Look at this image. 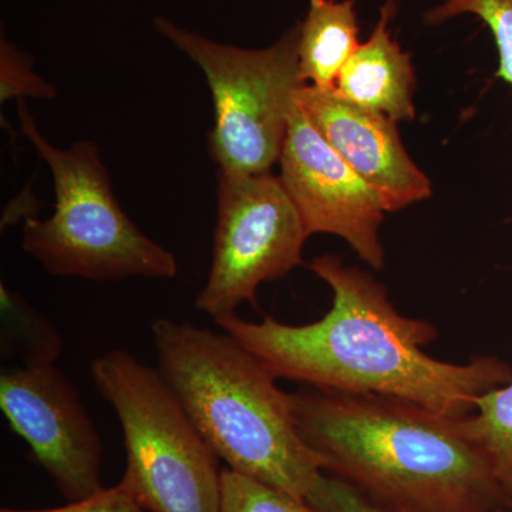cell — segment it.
<instances>
[{
  "label": "cell",
  "instance_id": "cell-12",
  "mask_svg": "<svg viewBox=\"0 0 512 512\" xmlns=\"http://www.w3.org/2000/svg\"><path fill=\"white\" fill-rule=\"evenodd\" d=\"M298 29L302 83L335 90L340 72L360 46L355 0H309Z\"/></svg>",
  "mask_w": 512,
  "mask_h": 512
},
{
  "label": "cell",
  "instance_id": "cell-16",
  "mask_svg": "<svg viewBox=\"0 0 512 512\" xmlns=\"http://www.w3.org/2000/svg\"><path fill=\"white\" fill-rule=\"evenodd\" d=\"M0 99L2 103L18 97L55 99L56 89L33 72L32 60L9 40L0 45Z\"/></svg>",
  "mask_w": 512,
  "mask_h": 512
},
{
  "label": "cell",
  "instance_id": "cell-3",
  "mask_svg": "<svg viewBox=\"0 0 512 512\" xmlns=\"http://www.w3.org/2000/svg\"><path fill=\"white\" fill-rule=\"evenodd\" d=\"M151 335L158 369L217 457L306 500L323 461L299 434L276 377L228 333L161 318Z\"/></svg>",
  "mask_w": 512,
  "mask_h": 512
},
{
  "label": "cell",
  "instance_id": "cell-1",
  "mask_svg": "<svg viewBox=\"0 0 512 512\" xmlns=\"http://www.w3.org/2000/svg\"><path fill=\"white\" fill-rule=\"evenodd\" d=\"M309 268L332 289L329 312L308 325L271 316L248 322L237 313L217 320L276 377L343 394H379L409 400L433 412L466 417L483 394L510 383L512 366L495 356L448 363L424 352L437 330L397 311L382 282L322 255Z\"/></svg>",
  "mask_w": 512,
  "mask_h": 512
},
{
  "label": "cell",
  "instance_id": "cell-14",
  "mask_svg": "<svg viewBox=\"0 0 512 512\" xmlns=\"http://www.w3.org/2000/svg\"><path fill=\"white\" fill-rule=\"evenodd\" d=\"M464 15L476 16L490 29L498 52L495 76L512 86V0H443L424 13V22L441 25Z\"/></svg>",
  "mask_w": 512,
  "mask_h": 512
},
{
  "label": "cell",
  "instance_id": "cell-8",
  "mask_svg": "<svg viewBox=\"0 0 512 512\" xmlns=\"http://www.w3.org/2000/svg\"><path fill=\"white\" fill-rule=\"evenodd\" d=\"M0 409L69 503L103 490L99 431L53 362L3 370Z\"/></svg>",
  "mask_w": 512,
  "mask_h": 512
},
{
  "label": "cell",
  "instance_id": "cell-17",
  "mask_svg": "<svg viewBox=\"0 0 512 512\" xmlns=\"http://www.w3.org/2000/svg\"><path fill=\"white\" fill-rule=\"evenodd\" d=\"M306 501L318 512H387L369 503L339 478L320 474Z\"/></svg>",
  "mask_w": 512,
  "mask_h": 512
},
{
  "label": "cell",
  "instance_id": "cell-5",
  "mask_svg": "<svg viewBox=\"0 0 512 512\" xmlns=\"http://www.w3.org/2000/svg\"><path fill=\"white\" fill-rule=\"evenodd\" d=\"M97 392L119 419L127 453L120 484L147 512H221L218 457L160 369L123 349L92 363Z\"/></svg>",
  "mask_w": 512,
  "mask_h": 512
},
{
  "label": "cell",
  "instance_id": "cell-11",
  "mask_svg": "<svg viewBox=\"0 0 512 512\" xmlns=\"http://www.w3.org/2000/svg\"><path fill=\"white\" fill-rule=\"evenodd\" d=\"M396 12V0H386L372 35L360 43L345 64L333 92L357 107L399 123L416 117L417 79L412 56L390 32V20Z\"/></svg>",
  "mask_w": 512,
  "mask_h": 512
},
{
  "label": "cell",
  "instance_id": "cell-15",
  "mask_svg": "<svg viewBox=\"0 0 512 512\" xmlns=\"http://www.w3.org/2000/svg\"><path fill=\"white\" fill-rule=\"evenodd\" d=\"M221 512H318L302 498L222 468Z\"/></svg>",
  "mask_w": 512,
  "mask_h": 512
},
{
  "label": "cell",
  "instance_id": "cell-13",
  "mask_svg": "<svg viewBox=\"0 0 512 512\" xmlns=\"http://www.w3.org/2000/svg\"><path fill=\"white\" fill-rule=\"evenodd\" d=\"M467 424L512 505V380L483 394Z\"/></svg>",
  "mask_w": 512,
  "mask_h": 512
},
{
  "label": "cell",
  "instance_id": "cell-6",
  "mask_svg": "<svg viewBox=\"0 0 512 512\" xmlns=\"http://www.w3.org/2000/svg\"><path fill=\"white\" fill-rule=\"evenodd\" d=\"M154 28L204 73L214 103L212 160L220 173H269L284 148L299 77L298 25L265 49L225 45L167 18Z\"/></svg>",
  "mask_w": 512,
  "mask_h": 512
},
{
  "label": "cell",
  "instance_id": "cell-7",
  "mask_svg": "<svg viewBox=\"0 0 512 512\" xmlns=\"http://www.w3.org/2000/svg\"><path fill=\"white\" fill-rule=\"evenodd\" d=\"M309 237L279 175L220 173L211 269L195 308L215 322L244 302L258 309L259 286L302 265Z\"/></svg>",
  "mask_w": 512,
  "mask_h": 512
},
{
  "label": "cell",
  "instance_id": "cell-10",
  "mask_svg": "<svg viewBox=\"0 0 512 512\" xmlns=\"http://www.w3.org/2000/svg\"><path fill=\"white\" fill-rule=\"evenodd\" d=\"M296 103L333 150L379 194L387 212L430 197V178L407 153L396 121L308 84L296 92Z\"/></svg>",
  "mask_w": 512,
  "mask_h": 512
},
{
  "label": "cell",
  "instance_id": "cell-18",
  "mask_svg": "<svg viewBox=\"0 0 512 512\" xmlns=\"http://www.w3.org/2000/svg\"><path fill=\"white\" fill-rule=\"evenodd\" d=\"M0 512H147L134 500L120 483L116 487L103 488L92 497L82 501H74L52 510H10L3 508Z\"/></svg>",
  "mask_w": 512,
  "mask_h": 512
},
{
  "label": "cell",
  "instance_id": "cell-4",
  "mask_svg": "<svg viewBox=\"0 0 512 512\" xmlns=\"http://www.w3.org/2000/svg\"><path fill=\"white\" fill-rule=\"evenodd\" d=\"M23 134L53 177L56 205L47 220L30 218L23 227V249L55 276L90 281L173 279V252L144 235L120 207L100 150L90 141L69 148L50 144L19 100Z\"/></svg>",
  "mask_w": 512,
  "mask_h": 512
},
{
  "label": "cell",
  "instance_id": "cell-2",
  "mask_svg": "<svg viewBox=\"0 0 512 512\" xmlns=\"http://www.w3.org/2000/svg\"><path fill=\"white\" fill-rule=\"evenodd\" d=\"M323 473L387 512H512L467 417L379 394L291 393Z\"/></svg>",
  "mask_w": 512,
  "mask_h": 512
},
{
  "label": "cell",
  "instance_id": "cell-9",
  "mask_svg": "<svg viewBox=\"0 0 512 512\" xmlns=\"http://www.w3.org/2000/svg\"><path fill=\"white\" fill-rule=\"evenodd\" d=\"M278 164L309 235H336L370 268H384L382 198L333 150L296 101Z\"/></svg>",
  "mask_w": 512,
  "mask_h": 512
}]
</instances>
